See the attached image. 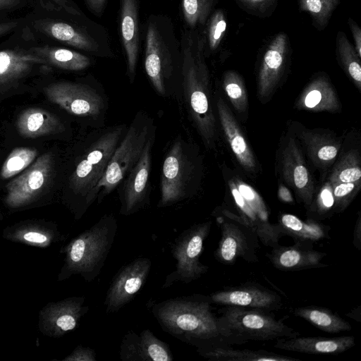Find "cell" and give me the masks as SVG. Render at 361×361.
<instances>
[{
  "label": "cell",
  "mask_w": 361,
  "mask_h": 361,
  "mask_svg": "<svg viewBox=\"0 0 361 361\" xmlns=\"http://www.w3.org/2000/svg\"><path fill=\"white\" fill-rule=\"evenodd\" d=\"M31 51L44 59L48 64L68 71H82L90 65V59L79 52L49 46L35 47Z\"/></svg>",
  "instance_id": "cell-32"
},
{
  "label": "cell",
  "mask_w": 361,
  "mask_h": 361,
  "mask_svg": "<svg viewBox=\"0 0 361 361\" xmlns=\"http://www.w3.org/2000/svg\"><path fill=\"white\" fill-rule=\"evenodd\" d=\"M297 317L304 319L316 328L329 334L350 331L351 325L329 309L317 307H300L294 310Z\"/></svg>",
  "instance_id": "cell-31"
},
{
  "label": "cell",
  "mask_w": 361,
  "mask_h": 361,
  "mask_svg": "<svg viewBox=\"0 0 361 361\" xmlns=\"http://www.w3.org/2000/svg\"><path fill=\"white\" fill-rule=\"evenodd\" d=\"M203 51L202 39L195 47L191 39L185 42L183 48L182 89L185 105L194 126L204 145L212 149L216 138V122Z\"/></svg>",
  "instance_id": "cell-3"
},
{
  "label": "cell",
  "mask_w": 361,
  "mask_h": 361,
  "mask_svg": "<svg viewBox=\"0 0 361 361\" xmlns=\"http://www.w3.org/2000/svg\"><path fill=\"white\" fill-rule=\"evenodd\" d=\"M226 218H216L221 235L214 252L216 259L226 264H233L240 257L248 262H257V234L239 221Z\"/></svg>",
  "instance_id": "cell-12"
},
{
  "label": "cell",
  "mask_w": 361,
  "mask_h": 361,
  "mask_svg": "<svg viewBox=\"0 0 361 361\" xmlns=\"http://www.w3.org/2000/svg\"><path fill=\"white\" fill-rule=\"evenodd\" d=\"M234 183L239 192L252 209L262 220L269 222L268 212L265 203L256 190L239 179L235 180Z\"/></svg>",
  "instance_id": "cell-40"
},
{
  "label": "cell",
  "mask_w": 361,
  "mask_h": 361,
  "mask_svg": "<svg viewBox=\"0 0 361 361\" xmlns=\"http://www.w3.org/2000/svg\"><path fill=\"white\" fill-rule=\"evenodd\" d=\"M224 90L235 110L243 112L247 107V96L242 78L235 71L225 73Z\"/></svg>",
  "instance_id": "cell-36"
},
{
  "label": "cell",
  "mask_w": 361,
  "mask_h": 361,
  "mask_svg": "<svg viewBox=\"0 0 361 361\" xmlns=\"http://www.w3.org/2000/svg\"><path fill=\"white\" fill-rule=\"evenodd\" d=\"M18 25L16 21H9L0 23V37L14 29Z\"/></svg>",
  "instance_id": "cell-50"
},
{
  "label": "cell",
  "mask_w": 361,
  "mask_h": 361,
  "mask_svg": "<svg viewBox=\"0 0 361 361\" xmlns=\"http://www.w3.org/2000/svg\"><path fill=\"white\" fill-rule=\"evenodd\" d=\"M152 262L138 257L122 267L113 278L107 290L104 305L106 313H115L129 303L145 285Z\"/></svg>",
  "instance_id": "cell-13"
},
{
  "label": "cell",
  "mask_w": 361,
  "mask_h": 361,
  "mask_svg": "<svg viewBox=\"0 0 361 361\" xmlns=\"http://www.w3.org/2000/svg\"><path fill=\"white\" fill-rule=\"evenodd\" d=\"M349 25L355 42V49L361 57V30L360 27L351 19H349Z\"/></svg>",
  "instance_id": "cell-45"
},
{
  "label": "cell",
  "mask_w": 361,
  "mask_h": 361,
  "mask_svg": "<svg viewBox=\"0 0 361 361\" xmlns=\"http://www.w3.org/2000/svg\"><path fill=\"white\" fill-rule=\"evenodd\" d=\"M145 69L159 95L169 97L176 93L170 83L173 71L172 61L153 23L149 24L147 31Z\"/></svg>",
  "instance_id": "cell-14"
},
{
  "label": "cell",
  "mask_w": 361,
  "mask_h": 361,
  "mask_svg": "<svg viewBox=\"0 0 361 361\" xmlns=\"http://www.w3.org/2000/svg\"><path fill=\"white\" fill-rule=\"evenodd\" d=\"M337 51L345 71L352 78L358 89L361 87L360 58L355 48L348 40L345 33L338 32Z\"/></svg>",
  "instance_id": "cell-34"
},
{
  "label": "cell",
  "mask_w": 361,
  "mask_h": 361,
  "mask_svg": "<svg viewBox=\"0 0 361 361\" xmlns=\"http://www.w3.org/2000/svg\"><path fill=\"white\" fill-rule=\"evenodd\" d=\"M117 228V219L113 214H108L73 238L64 248L61 278L79 274L86 282L94 281L104 266Z\"/></svg>",
  "instance_id": "cell-4"
},
{
  "label": "cell",
  "mask_w": 361,
  "mask_h": 361,
  "mask_svg": "<svg viewBox=\"0 0 361 361\" xmlns=\"http://www.w3.org/2000/svg\"><path fill=\"white\" fill-rule=\"evenodd\" d=\"M64 361H96L97 355L94 349L78 345Z\"/></svg>",
  "instance_id": "cell-44"
},
{
  "label": "cell",
  "mask_w": 361,
  "mask_h": 361,
  "mask_svg": "<svg viewBox=\"0 0 361 361\" xmlns=\"http://www.w3.org/2000/svg\"><path fill=\"white\" fill-rule=\"evenodd\" d=\"M353 245L356 249H361V214H358L353 232Z\"/></svg>",
  "instance_id": "cell-47"
},
{
  "label": "cell",
  "mask_w": 361,
  "mask_h": 361,
  "mask_svg": "<svg viewBox=\"0 0 361 361\" xmlns=\"http://www.w3.org/2000/svg\"><path fill=\"white\" fill-rule=\"evenodd\" d=\"M121 32L126 56L128 75L133 83L135 77L139 50L138 15L136 0L121 1Z\"/></svg>",
  "instance_id": "cell-24"
},
{
  "label": "cell",
  "mask_w": 361,
  "mask_h": 361,
  "mask_svg": "<svg viewBox=\"0 0 361 361\" xmlns=\"http://www.w3.org/2000/svg\"><path fill=\"white\" fill-rule=\"evenodd\" d=\"M200 174L201 159L195 145L178 135L164 158L157 207H169L192 197L197 189Z\"/></svg>",
  "instance_id": "cell-5"
},
{
  "label": "cell",
  "mask_w": 361,
  "mask_h": 361,
  "mask_svg": "<svg viewBox=\"0 0 361 361\" xmlns=\"http://www.w3.org/2000/svg\"><path fill=\"white\" fill-rule=\"evenodd\" d=\"M326 255L314 250L312 243L298 241L291 246L277 245L267 257L276 269L293 271L326 267L328 265L322 262Z\"/></svg>",
  "instance_id": "cell-20"
},
{
  "label": "cell",
  "mask_w": 361,
  "mask_h": 361,
  "mask_svg": "<svg viewBox=\"0 0 361 361\" xmlns=\"http://www.w3.org/2000/svg\"><path fill=\"white\" fill-rule=\"evenodd\" d=\"M38 24L44 33L57 41L93 54L99 53L98 44L93 38L67 23L45 20Z\"/></svg>",
  "instance_id": "cell-29"
},
{
  "label": "cell",
  "mask_w": 361,
  "mask_h": 361,
  "mask_svg": "<svg viewBox=\"0 0 361 361\" xmlns=\"http://www.w3.org/2000/svg\"><path fill=\"white\" fill-rule=\"evenodd\" d=\"M298 135L316 166H328L336 159L341 147L336 139L325 133L307 129L298 131Z\"/></svg>",
  "instance_id": "cell-28"
},
{
  "label": "cell",
  "mask_w": 361,
  "mask_h": 361,
  "mask_svg": "<svg viewBox=\"0 0 361 361\" xmlns=\"http://www.w3.org/2000/svg\"><path fill=\"white\" fill-rule=\"evenodd\" d=\"M53 173L52 154H43L24 173L7 184L6 204L16 208L30 203L49 185Z\"/></svg>",
  "instance_id": "cell-11"
},
{
  "label": "cell",
  "mask_w": 361,
  "mask_h": 361,
  "mask_svg": "<svg viewBox=\"0 0 361 361\" xmlns=\"http://www.w3.org/2000/svg\"><path fill=\"white\" fill-rule=\"evenodd\" d=\"M213 0H182L184 19L194 27L204 24L211 11Z\"/></svg>",
  "instance_id": "cell-37"
},
{
  "label": "cell",
  "mask_w": 361,
  "mask_h": 361,
  "mask_svg": "<svg viewBox=\"0 0 361 361\" xmlns=\"http://www.w3.org/2000/svg\"><path fill=\"white\" fill-rule=\"evenodd\" d=\"M127 128L125 123L93 128L84 138L81 152L67 180L71 194L77 201L80 216L92 205L91 194Z\"/></svg>",
  "instance_id": "cell-2"
},
{
  "label": "cell",
  "mask_w": 361,
  "mask_h": 361,
  "mask_svg": "<svg viewBox=\"0 0 361 361\" xmlns=\"http://www.w3.org/2000/svg\"><path fill=\"white\" fill-rule=\"evenodd\" d=\"M16 128L19 133L27 138L63 133L66 127L54 114L40 108H29L19 116Z\"/></svg>",
  "instance_id": "cell-26"
},
{
  "label": "cell",
  "mask_w": 361,
  "mask_h": 361,
  "mask_svg": "<svg viewBox=\"0 0 361 361\" xmlns=\"http://www.w3.org/2000/svg\"><path fill=\"white\" fill-rule=\"evenodd\" d=\"M227 23L224 12L216 11L212 16L208 27V41L211 50H215L221 42Z\"/></svg>",
  "instance_id": "cell-41"
},
{
  "label": "cell",
  "mask_w": 361,
  "mask_h": 361,
  "mask_svg": "<svg viewBox=\"0 0 361 361\" xmlns=\"http://www.w3.org/2000/svg\"><path fill=\"white\" fill-rule=\"evenodd\" d=\"M334 204L332 188L331 184L327 182L322 188L317 200V204L319 212H326Z\"/></svg>",
  "instance_id": "cell-43"
},
{
  "label": "cell",
  "mask_w": 361,
  "mask_h": 361,
  "mask_svg": "<svg viewBox=\"0 0 361 361\" xmlns=\"http://www.w3.org/2000/svg\"><path fill=\"white\" fill-rule=\"evenodd\" d=\"M279 199L286 203H293V198L289 190L283 185H280L278 191Z\"/></svg>",
  "instance_id": "cell-49"
},
{
  "label": "cell",
  "mask_w": 361,
  "mask_h": 361,
  "mask_svg": "<svg viewBox=\"0 0 361 361\" xmlns=\"http://www.w3.org/2000/svg\"><path fill=\"white\" fill-rule=\"evenodd\" d=\"M37 149L32 147H17L4 161L0 176L3 179L12 178L27 168L35 159Z\"/></svg>",
  "instance_id": "cell-35"
},
{
  "label": "cell",
  "mask_w": 361,
  "mask_h": 361,
  "mask_svg": "<svg viewBox=\"0 0 361 361\" xmlns=\"http://www.w3.org/2000/svg\"><path fill=\"white\" fill-rule=\"evenodd\" d=\"M300 6L308 12L317 25L323 27L337 6L338 0H299Z\"/></svg>",
  "instance_id": "cell-38"
},
{
  "label": "cell",
  "mask_w": 361,
  "mask_h": 361,
  "mask_svg": "<svg viewBox=\"0 0 361 361\" xmlns=\"http://www.w3.org/2000/svg\"><path fill=\"white\" fill-rule=\"evenodd\" d=\"M40 65L48 63L30 50L0 51V89L11 86Z\"/></svg>",
  "instance_id": "cell-23"
},
{
  "label": "cell",
  "mask_w": 361,
  "mask_h": 361,
  "mask_svg": "<svg viewBox=\"0 0 361 361\" xmlns=\"http://www.w3.org/2000/svg\"><path fill=\"white\" fill-rule=\"evenodd\" d=\"M218 322L233 345L300 336L294 329L276 319L271 311L262 309L226 306L221 310Z\"/></svg>",
  "instance_id": "cell-7"
},
{
  "label": "cell",
  "mask_w": 361,
  "mask_h": 361,
  "mask_svg": "<svg viewBox=\"0 0 361 361\" xmlns=\"http://www.w3.org/2000/svg\"><path fill=\"white\" fill-rule=\"evenodd\" d=\"M355 345V337L353 336L332 338L298 336L276 339L274 347L286 351L317 355L341 353Z\"/></svg>",
  "instance_id": "cell-21"
},
{
  "label": "cell",
  "mask_w": 361,
  "mask_h": 361,
  "mask_svg": "<svg viewBox=\"0 0 361 361\" xmlns=\"http://www.w3.org/2000/svg\"><path fill=\"white\" fill-rule=\"evenodd\" d=\"M17 238L27 243L44 246L51 242L53 235L49 232L32 228L19 231Z\"/></svg>",
  "instance_id": "cell-42"
},
{
  "label": "cell",
  "mask_w": 361,
  "mask_h": 361,
  "mask_svg": "<svg viewBox=\"0 0 361 361\" xmlns=\"http://www.w3.org/2000/svg\"><path fill=\"white\" fill-rule=\"evenodd\" d=\"M211 227V221L194 224L174 240L171 250L176 261V269L166 276L163 288L177 282L189 283L208 271V267L200 262V256Z\"/></svg>",
  "instance_id": "cell-9"
},
{
  "label": "cell",
  "mask_w": 361,
  "mask_h": 361,
  "mask_svg": "<svg viewBox=\"0 0 361 361\" xmlns=\"http://www.w3.org/2000/svg\"><path fill=\"white\" fill-rule=\"evenodd\" d=\"M20 2V0H0V10L16 7Z\"/></svg>",
  "instance_id": "cell-51"
},
{
  "label": "cell",
  "mask_w": 361,
  "mask_h": 361,
  "mask_svg": "<svg viewBox=\"0 0 361 361\" xmlns=\"http://www.w3.org/2000/svg\"><path fill=\"white\" fill-rule=\"evenodd\" d=\"M216 109L224 135L240 164L248 172H255L256 160L233 113L221 96L216 99Z\"/></svg>",
  "instance_id": "cell-22"
},
{
  "label": "cell",
  "mask_w": 361,
  "mask_h": 361,
  "mask_svg": "<svg viewBox=\"0 0 361 361\" xmlns=\"http://www.w3.org/2000/svg\"><path fill=\"white\" fill-rule=\"evenodd\" d=\"M154 120L145 111L136 113L114 152L106 171L90 196L98 204L111 193L140 158L149 137L156 133Z\"/></svg>",
  "instance_id": "cell-6"
},
{
  "label": "cell",
  "mask_w": 361,
  "mask_h": 361,
  "mask_svg": "<svg viewBox=\"0 0 361 361\" xmlns=\"http://www.w3.org/2000/svg\"><path fill=\"white\" fill-rule=\"evenodd\" d=\"M44 93L68 114L89 122L90 128L104 126L108 100L104 90L86 83L63 81L47 86Z\"/></svg>",
  "instance_id": "cell-8"
},
{
  "label": "cell",
  "mask_w": 361,
  "mask_h": 361,
  "mask_svg": "<svg viewBox=\"0 0 361 361\" xmlns=\"http://www.w3.org/2000/svg\"><path fill=\"white\" fill-rule=\"evenodd\" d=\"M328 182L360 183L361 166L358 152L355 150L347 152L335 166Z\"/></svg>",
  "instance_id": "cell-33"
},
{
  "label": "cell",
  "mask_w": 361,
  "mask_h": 361,
  "mask_svg": "<svg viewBox=\"0 0 361 361\" xmlns=\"http://www.w3.org/2000/svg\"><path fill=\"white\" fill-rule=\"evenodd\" d=\"M279 224L284 234L300 242L313 243L328 237L327 227L314 219L303 221L290 214H283Z\"/></svg>",
  "instance_id": "cell-30"
},
{
  "label": "cell",
  "mask_w": 361,
  "mask_h": 361,
  "mask_svg": "<svg viewBox=\"0 0 361 361\" xmlns=\"http://www.w3.org/2000/svg\"><path fill=\"white\" fill-rule=\"evenodd\" d=\"M84 297H72L49 304L40 314V326L49 336H61L75 329L88 312Z\"/></svg>",
  "instance_id": "cell-17"
},
{
  "label": "cell",
  "mask_w": 361,
  "mask_h": 361,
  "mask_svg": "<svg viewBox=\"0 0 361 361\" xmlns=\"http://www.w3.org/2000/svg\"><path fill=\"white\" fill-rule=\"evenodd\" d=\"M288 48L287 36L281 32L273 39L264 54L257 80V96L263 102L271 97L280 80Z\"/></svg>",
  "instance_id": "cell-19"
},
{
  "label": "cell",
  "mask_w": 361,
  "mask_h": 361,
  "mask_svg": "<svg viewBox=\"0 0 361 361\" xmlns=\"http://www.w3.org/2000/svg\"><path fill=\"white\" fill-rule=\"evenodd\" d=\"M337 212H342L350 204L361 187L360 183H330Z\"/></svg>",
  "instance_id": "cell-39"
},
{
  "label": "cell",
  "mask_w": 361,
  "mask_h": 361,
  "mask_svg": "<svg viewBox=\"0 0 361 361\" xmlns=\"http://www.w3.org/2000/svg\"><path fill=\"white\" fill-rule=\"evenodd\" d=\"M281 174L284 181L293 188L307 206H311L315 188L302 151L295 138L288 137L281 154Z\"/></svg>",
  "instance_id": "cell-15"
},
{
  "label": "cell",
  "mask_w": 361,
  "mask_h": 361,
  "mask_svg": "<svg viewBox=\"0 0 361 361\" xmlns=\"http://www.w3.org/2000/svg\"><path fill=\"white\" fill-rule=\"evenodd\" d=\"M197 352L214 361H298V359L264 350L235 349L229 345L197 349Z\"/></svg>",
  "instance_id": "cell-27"
},
{
  "label": "cell",
  "mask_w": 361,
  "mask_h": 361,
  "mask_svg": "<svg viewBox=\"0 0 361 361\" xmlns=\"http://www.w3.org/2000/svg\"><path fill=\"white\" fill-rule=\"evenodd\" d=\"M212 304L225 306H238L266 310H279L281 298L269 289L255 284L229 287L207 295Z\"/></svg>",
  "instance_id": "cell-16"
},
{
  "label": "cell",
  "mask_w": 361,
  "mask_h": 361,
  "mask_svg": "<svg viewBox=\"0 0 361 361\" xmlns=\"http://www.w3.org/2000/svg\"><path fill=\"white\" fill-rule=\"evenodd\" d=\"M300 109L312 111H338L341 108L338 97L324 76H319L310 82L298 98Z\"/></svg>",
  "instance_id": "cell-25"
},
{
  "label": "cell",
  "mask_w": 361,
  "mask_h": 361,
  "mask_svg": "<svg viewBox=\"0 0 361 361\" xmlns=\"http://www.w3.org/2000/svg\"><path fill=\"white\" fill-rule=\"evenodd\" d=\"M122 361H172L169 345L147 329L140 334L129 331L123 336L119 348Z\"/></svg>",
  "instance_id": "cell-18"
},
{
  "label": "cell",
  "mask_w": 361,
  "mask_h": 361,
  "mask_svg": "<svg viewBox=\"0 0 361 361\" xmlns=\"http://www.w3.org/2000/svg\"><path fill=\"white\" fill-rule=\"evenodd\" d=\"M57 6L64 9L66 12L72 15H81L80 10L70 0H51Z\"/></svg>",
  "instance_id": "cell-46"
},
{
  "label": "cell",
  "mask_w": 361,
  "mask_h": 361,
  "mask_svg": "<svg viewBox=\"0 0 361 361\" xmlns=\"http://www.w3.org/2000/svg\"><path fill=\"white\" fill-rule=\"evenodd\" d=\"M247 5L255 6V7H260L266 5L271 0H243Z\"/></svg>",
  "instance_id": "cell-52"
},
{
  "label": "cell",
  "mask_w": 361,
  "mask_h": 361,
  "mask_svg": "<svg viewBox=\"0 0 361 361\" xmlns=\"http://www.w3.org/2000/svg\"><path fill=\"white\" fill-rule=\"evenodd\" d=\"M207 295L166 299L147 304L161 328L177 339L197 349L219 345H233L212 312Z\"/></svg>",
  "instance_id": "cell-1"
},
{
  "label": "cell",
  "mask_w": 361,
  "mask_h": 361,
  "mask_svg": "<svg viewBox=\"0 0 361 361\" xmlns=\"http://www.w3.org/2000/svg\"><path fill=\"white\" fill-rule=\"evenodd\" d=\"M90 10L97 16H100L104 8L106 0H85Z\"/></svg>",
  "instance_id": "cell-48"
},
{
  "label": "cell",
  "mask_w": 361,
  "mask_h": 361,
  "mask_svg": "<svg viewBox=\"0 0 361 361\" xmlns=\"http://www.w3.org/2000/svg\"><path fill=\"white\" fill-rule=\"evenodd\" d=\"M155 139L156 133L148 140L138 161L116 188L121 215L134 214L149 202L152 152Z\"/></svg>",
  "instance_id": "cell-10"
}]
</instances>
